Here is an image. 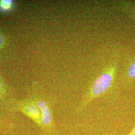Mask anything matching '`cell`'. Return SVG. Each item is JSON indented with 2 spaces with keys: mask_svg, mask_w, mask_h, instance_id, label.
Here are the masks:
<instances>
[{
  "mask_svg": "<svg viewBox=\"0 0 135 135\" xmlns=\"http://www.w3.org/2000/svg\"><path fill=\"white\" fill-rule=\"evenodd\" d=\"M120 56L119 51H117L113 55L101 74L88 87L83 94L75 110L76 113H82L92 101L109 93L113 89L117 77Z\"/></svg>",
  "mask_w": 135,
  "mask_h": 135,
  "instance_id": "cell-1",
  "label": "cell"
},
{
  "mask_svg": "<svg viewBox=\"0 0 135 135\" xmlns=\"http://www.w3.org/2000/svg\"><path fill=\"white\" fill-rule=\"evenodd\" d=\"M41 113V130L45 135H58L52 107L44 95L38 94L34 100Z\"/></svg>",
  "mask_w": 135,
  "mask_h": 135,
  "instance_id": "cell-2",
  "label": "cell"
},
{
  "mask_svg": "<svg viewBox=\"0 0 135 135\" xmlns=\"http://www.w3.org/2000/svg\"><path fill=\"white\" fill-rule=\"evenodd\" d=\"M121 82L126 85L135 84V52L128 54L123 60L120 73Z\"/></svg>",
  "mask_w": 135,
  "mask_h": 135,
  "instance_id": "cell-3",
  "label": "cell"
},
{
  "mask_svg": "<svg viewBox=\"0 0 135 135\" xmlns=\"http://www.w3.org/2000/svg\"><path fill=\"white\" fill-rule=\"evenodd\" d=\"M25 114L41 128V113L35 101L29 102L22 108Z\"/></svg>",
  "mask_w": 135,
  "mask_h": 135,
  "instance_id": "cell-4",
  "label": "cell"
},
{
  "mask_svg": "<svg viewBox=\"0 0 135 135\" xmlns=\"http://www.w3.org/2000/svg\"><path fill=\"white\" fill-rule=\"evenodd\" d=\"M114 7L130 17L135 22V4L129 1H119L113 3Z\"/></svg>",
  "mask_w": 135,
  "mask_h": 135,
  "instance_id": "cell-5",
  "label": "cell"
},
{
  "mask_svg": "<svg viewBox=\"0 0 135 135\" xmlns=\"http://www.w3.org/2000/svg\"><path fill=\"white\" fill-rule=\"evenodd\" d=\"M13 2L9 0H3L0 1V8L4 11L9 10L12 6Z\"/></svg>",
  "mask_w": 135,
  "mask_h": 135,
  "instance_id": "cell-6",
  "label": "cell"
},
{
  "mask_svg": "<svg viewBox=\"0 0 135 135\" xmlns=\"http://www.w3.org/2000/svg\"><path fill=\"white\" fill-rule=\"evenodd\" d=\"M6 43V40L5 37L3 34L0 33V48H2L4 47Z\"/></svg>",
  "mask_w": 135,
  "mask_h": 135,
  "instance_id": "cell-7",
  "label": "cell"
},
{
  "mask_svg": "<svg viewBox=\"0 0 135 135\" xmlns=\"http://www.w3.org/2000/svg\"><path fill=\"white\" fill-rule=\"evenodd\" d=\"M4 84L3 83V82L2 81L1 79H0V94L3 93L4 91Z\"/></svg>",
  "mask_w": 135,
  "mask_h": 135,
  "instance_id": "cell-8",
  "label": "cell"
},
{
  "mask_svg": "<svg viewBox=\"0 0 135 135\" xmlns=\"http://www.w3.org/2000/svg\"><path fill=\"white\" fill-rule=\"evenodd\" d=\"M135 135V126H134V128L132 129V130L128 134H127V135Z\"/></svg>",
  "mask_w": 135,
  "mask_h": 135,
  "instance_id": "cell-9",
  "label": "cell"
}]
</instances>
